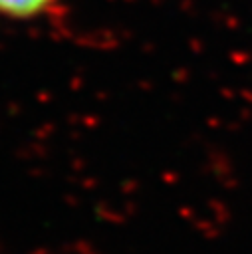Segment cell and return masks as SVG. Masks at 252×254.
<instances>
[{"label":"cell","instance_id":"cell-1","mask_svg":"<svg viewBox=\"0 0 252 254\" xmlns=\"http://www.w3.org/2000/svg\"><path fill=\"white\" fill-rule=\"evenodd\" d=\"M58 0H0V16L4 18H38L50 12Z\"/></svg>","mask_w":252,"mask_h":254}]
</instances>
